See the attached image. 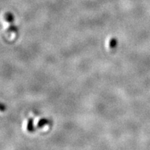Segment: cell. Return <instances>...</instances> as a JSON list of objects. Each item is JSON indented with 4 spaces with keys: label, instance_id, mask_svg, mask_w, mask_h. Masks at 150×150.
<instances>
[{
    "label": "cell",
    "instance_id": "obj_1",
    "mask_svg": "<svg viewBox=\"0 0 150 150\" xmlns=\"http://www.w3.org/2000/svg\"><path fill=\"white\" fill-rule=\"evenodd\" d=\"M27 130L30 133L34 132L35 131V129L34 127V122H33V118H29L28 120L27 125Z\"/></svg>",
    "mask_w": 150,
    "mask_h": 150
},
{
    "label": "cell",
    "instance_id": "obj_3",
    "mask_svg": "<svg viewBox=\"0 0 150 150\" xmlns=\"http://www.w3.org/2000/svg\"><path fill=\"white\" fill-rule=\"evenodd\" d=\"M4 19L7 22H8L9 24H14V16L10 12H7L4 14Z\"/></svg>",
    "mask_w": 150,
    "mask_h": 150
},
{
    "label": "cell",
    "instance_id": "obj_6",
    "mask_svg": "<svg viewBox=\"0 0 150 150\" xmlns=\"http://www.w3.org/2000/svg\"><path fill=\"white\" fill-rule=\"evenodd\" d=\"M6 110V106L4 104L0 102V111L4 112Z\"/></svg>",
    "mask_w": 150,
    "mask_h": 150
},
{
    "label": "cell",
    "instance_id": "obj_4",
    "mask_svg": "<svg viewBox=\"0 0 150 150\" xmlns=\"http://www.w3.org/2000/svg\"><path fill=\"white\" fill-rule=\"evenodd\" d=\"M117 45V40L115 38H112L109 41V47L110 49H115Z\"/></svg>",
    "mask_w": 150,
    "mask_h": 150
},
{
    "label": "cell",
    "instance_id": "obj_5",
    "mask_svg": "<svg viewBox=\"0 0 150 150\" xmlns=\"http://www.w3.org/2000/svg\"><path fill=\"white\" fill-rule=\"evenodd\" d=\"M8 31L11 33H18V27H16L14 24H9L8 28Z\"/></svg>",
    "mask_w": 150,
    "mask_h": 150
},
{
    "label": "cell",
    "instance_id": "obj_2",
    "mask_svg": "<svg viewBox=\"0 0 150 150\" xmlns=\"http://www.w3.org/2000/svg\"><path fill=\"white\" fill-rule=\"evenodd\" d=\"M50 122H51V121L49 119H47V118H42V119H40V120L38 121V122L37 127L38 128L40 129L44 126H45V125H50Z\"/></svg>",
    "mask_w": 150,
    "mask_h": 150
}]
</instances>
